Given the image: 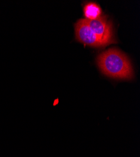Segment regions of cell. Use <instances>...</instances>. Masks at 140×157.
I'll list each match as a JSON object with an SVG mask.
<instances>
[{"label": "cell", "instance_id": "obj_2", "mask_svg": "<svg viewBox=\"0 0 140 157\" xmlns=\"http://www.w3.org/2000/svg\"><path fill=\"white\" fill-rule=\"evenodd\" d=\"M91 30L106 45L115 43L111 23L105 17H99L95 20L84 19Z\"/></svg>", "mask_w": 140, "mask_h": 157}, {"label": "cell", "instance_id": "obj_1", "mask_svg": "<svg viewBox=\"0 0 140 157\" xmlns=\"http://www.w3.org/2000/svg\"><path fill=\"white\" fill-rule=\"evenodd\" d=\"M97 63L102 73L118 79H131L134 71L131 63L124 53L117 48H109L97 58Z\"/></svg>", "mask_w": 140, "mask_h": 157}, {"label": "cell", "instance_id": "obj_4", "mask_svg": "<svg viewBox=\"0 0 140 157\" xmlns=\"http://www.w3.org/2000/svg\"><path fill=\"white\" fill-rule=\"evenodd\" d=\"M84 15L87 20H95L100 17L102 11L99 6L94 3H87L84 8Z\"/></svg>", "mask_w": 140, "mask_h": 157}, {"label": "cell", "instance_id": "obj_3", "mask_svg": "<svg viewBox=\"0 0 140 157\" xmlns=\"http://www.w3.org/2000/svg\"><path fill=\"white\" fill-rule=\"evenodd\" d=\"M75 29L76 38L79 42L94 47L107 46L91 30L84 19L79 20L75 24Z\"/></svg>", "mask_w": 140, "mask_h": 157}]
</instances>
